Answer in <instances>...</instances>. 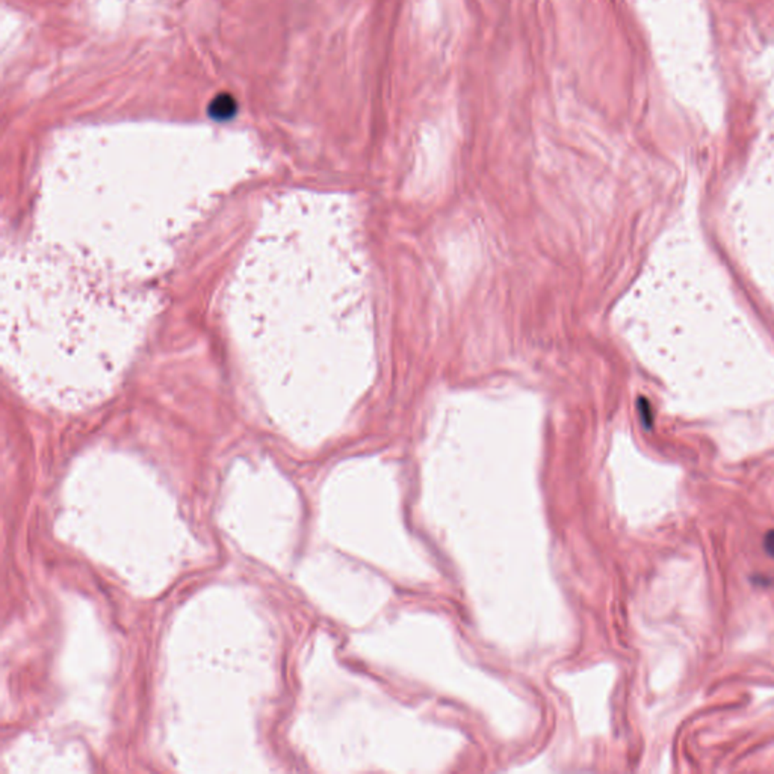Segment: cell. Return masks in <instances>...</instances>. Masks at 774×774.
Returning a JSON list of instances; mask_svg holds the SVG:
<instances>
[{
	"label": "cell",
	"instance_id": "cell-1",
	"mask_svg": "<svg viewBox=\"0 0 774 774\" xmlns=\"http://www.w3.org/2000/svg\"><path fill=\"white\" fill-rule=\"evenodd\" d=\"M207 112H209L211 118H213L215 121H229L236 115V112H238V103H236L232 94H227V92L218 94V96H215L213 100L209 103Z\"/></svg>",
	"mask_w": 774,
	"mask_h": 774
},
{
	"label": "cell",
	"instance_id": "cell-2",
	"mask_svg": "<svg viewBox=\"0 0 774 774\" xmlns=\"http://www.w3.org/2000/svg\"><path fill=\"white\" fill-rule=\"evenodd\" d=\"M764 549L774 558V530L768 531L766 537H764Z\"/></svg>",
	"mask_w": 774,
	"mask_h": 774
}]
</instances>
